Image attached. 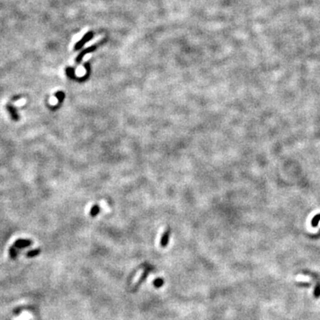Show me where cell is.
Returning <instances> with one entry per match:
<instances>
[{"label":"cell","mask_w":320,"mask_h":320,"mask_svg":"<svg viewBox=\"0 0 320 320\" xmlns=\"http://www.w3.org/2000/svg\"><path fill=\"white\" fill-rule=\"evenodd\" d=\"M164 283H165V280L163 279V278H158V279L154 280L153 285H154V286H155V287L159 288V287H161V286L164 285Z\"/></svg>","instance_id":"obj_9"},{"label":"cell","mask_w":320,"mask_h":320,"mask_svg":"<svg viewBox=\"0 0 320 320\" xmlns=\"http://www.w3.org/2000/svg\"><path fill=\"white\" fill-rule=\"evenodd\" d=\"M149 272H150L149 268H147V269H145V270H144V273H143V274L142 275V277H141V278H140V280H139V281H138V282H137V283L135 284L136 285L134 286V288H133V291H136V290L138 289V287L140 286V285L142 284V282H143L144 280L146 279V277L148 276V274Z\"/></svg>","instance_id":"obj_4"},{"label":"cell","mask_w":320,"mask_h":320,"mask_svg":"<svg viewBox=\"0 0 320 320\" xmlns=\"http://www.w3.org/2000/svg\"><path fill=\"white\" fill-rule=\"evenodd\" d=\"M319 221L320 213L319 214H317L316 216H314V217L312 218V220H311V225L313 227H317L318 226V222H319Z\"/></svg>","instance_id":"obj_7"},{"label":"cell","mask_w":320,"mask_h":320,"mask_svg":"<svg viewBox=\"0 0 320 320\" xmlns=\"http://www.w3.org/2000/svg\"><path fill=\"white\" fill-rule=\"evenodd\" d=\"M66 73L67 75H68V77H69V78H73L75 77V75H74V68H68L66 69Z\"/></svg>","instance_id":"obj_12"},{"label":"cell","mask_w":320,"mask_h":320,"mask_svg":"<svg viewBox=\"0 0 320 320\" xmlns=\"http://www.w3.org/2000/svg\"><path fill=\"white\" fill-rule=\"evenodd\" d=\"M32 244V241L29 239H17L14 244L13 246L15 248H24L26 246H28Z\"/></svg>","instance_id":"obj_1"},{"label":"cell","mask_w":320,"mask_h":320,"mask_svg":"<svg viewBox=\"0 0 320 320\" xmlns=\"http://www.w3.org/2000/svg\"><path fill=\"white\" fill-rule=\"evenodd\" d=\"M6 109L9 111V113H10V115H11V118H13V120H14V121H18V120L20 119V117H19V115H18L17 109H16L14 107L10 105V104H8V105H6Z\"/></svg>","instance_id":"obj_3"},{"label":"cell","mask_w":320,"mask_h":320,"mask_svg":"<svg viewBox=\"0 0 320 320\" xmlns=\"http://www.w3.org/2000/svg\"><path fill=\"white\" fill-rule=\"evenodd\" d=\"M40 253H41V250H40L39 248L35 249V250H31V251H29V252L27 253V257H28V258H32V257H35V256L38 255Z\"/></svg>","instance_id":"obj_6"},{"label":"cell","mask_w":320,"mask_h":320,"mask_svg":"<svg viewBox=\"0 0 320 320\" xmlns=\"http://www.w3.org/2000/svg\"><path fill=\"white\" fill-rule=\"evenodd\" d=\"M9 254H10V256H11V258L12 259H16V257H17V249L14 247V246H11L10 247V249H9Z\"/></svg>","instance_id":"obj_8"},{"label":"cell","mask_w":320,"mask_h":320,"mask_svg":"<svg viewBox=\"0 0 320 320\" xmlns=\"http://www.w3.org/2000/svg\"><path fill=\"white\" fill-rule=\"evenodd\" d=\"M100 210H101V209H100L99 205H94L93 207L91 208V210H90V215L93 216V217L96 216L98 213H100Z\"/></svg>","instance_id":"obj_5"},{"label":"cell","mask_w":320,"mask_h":320,"mask_svg":"<svg viewBox=\"0 0 320 320\" xmlns=\"http://www.w3.org/2000/svg\"><path fill=\"white\" fill-rule=\"evenodd\" d=\"M169 238H170V229L168 228V229H166V230L164 232V234H163V236H162V238H161L160 245H161L162 247H165V246L167 245V244H168V242H169Z\"/></svg>","instance_id":"obj_2"},{"label":"cell","mask_w":320,"mask_h":320,"mask_svg":"<svg viewBox=\"0 0 320 320\" xmlns=\"http://www.w3.org/2000/svg\"><path fill=\"white\" fill-rule=\"evenodd\" d=\"M55 97L58 99V101L60 102H62L63 100H64V98H65V94H64V93L63 92H62V91H59V92H56L55 93Z\"/></svg>","instance_id":"obj_10"},{"label":"cell","mask_w":320,"mask_h":320,"mask_svg":"<svg viewBox=\"0 0 320 320\" xmlns=\"http://www.w3.org/2000/svg\"><path fill=\"white\" fill-rule=\"evenodd\" d=\"M314 296L316 298H318L320 297V282H318L316 286H315V289H314Z\"/></svg>","instance_id":"obj_11"}]
</instances>
